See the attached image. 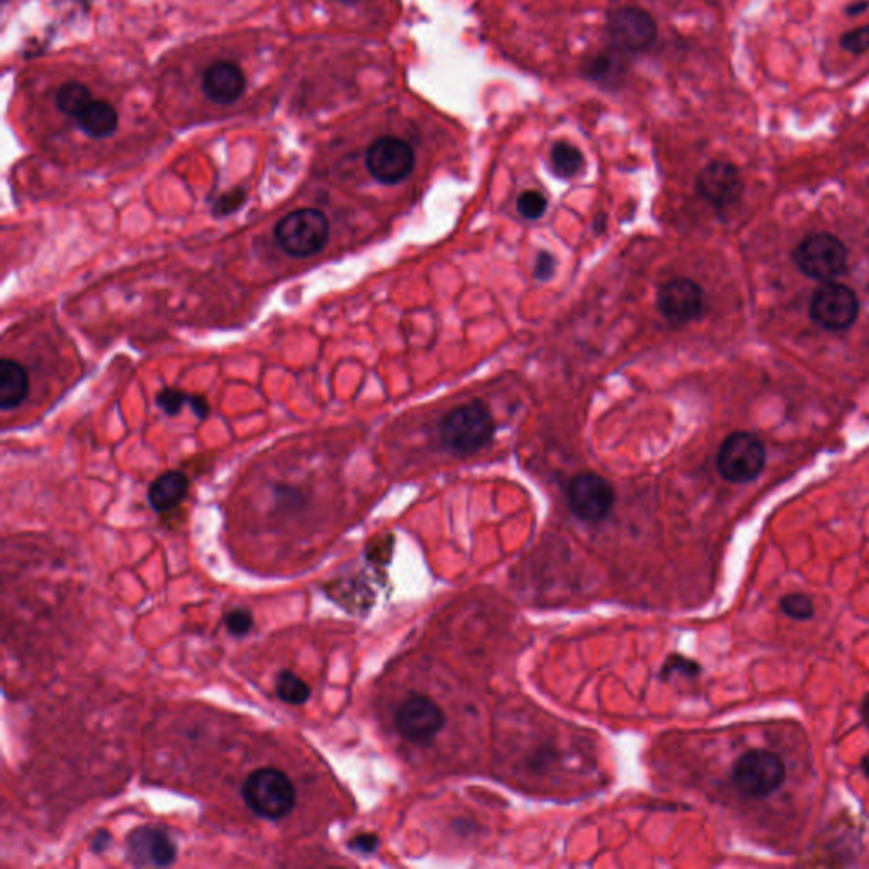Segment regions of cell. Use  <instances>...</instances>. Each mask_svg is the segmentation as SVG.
<instances>
[{"label": "cell", "mask_w": 869, "mask_h": 869, "mask_svg": "<svg viewBox=\"0 0 869 869\" xmlns=\"http://www.w3.org/2000/svg\"><path fill=\"white\" fill-rule=\"evenodd\" d=\"M859 316V299L846 284L824 282L810 299V318L827 331H846Z\"/></svg>", "instance_id": "52a82bcc"}, {"label": "cell", "mask_w": 869, "mask_h": 869, "mask_svg": "<svg viewBox=\"0 0 869 869\" xmlns=\"http://www.w3.org/2000/svg\"><path fill=\"white\" fill-rule=\"evenodd\" d=\"M274 691L279 700L292 707H301L311 698V688L298 674L284 669L274 679Z\"/></svg>", "instance_id": "7402d4cb"}, {"label": "cell", "mask_w": 869, "mask_h": 869, "mask_svg": "<svg viewBox=\"0 0 869 869\" xmlns=\"http://www.w3.org/2000/svg\"><path fill=\"white\" fill-rule=\"evenodd\" d=\"M29 396V372L21 362L4 357L0 360V408H19Z\"/></svg>", "instance_id": "e0dca14e"}, {"label": "cell", "mask_w": 869, "mask_h": 869, "mask_svg": "<svg viewBox=\"0 0 869 869\" xmlns=\"http://www.w3.org/2000/svg\"><path fill=\"white\" fill-rule=\"evenodd\" d=\"M863 713L864 720H866V724L869 725V695L868 698H866V701H864Z\"/></svg>", "instance_id": "d590c367"}, {"label": "cell", "mask_w": 869, "mask_h": 869, "mask_svg": "<svg viewBox=\"0 0 869 869\" xmlns=\"http://www.w3.org/2000/svg\"><path fill=\"white\" fill-rule=\"evenodd\" d=\"M793 262L808 279L832 282L846 274L849 250L832 233H810L793 250Z\"/></svg>", "instance_id": "277c9868"}, {"label": "cell", "mask_w": 869, "mask_h": 869, "mask_svg": "<svg viewBox=\"0 0 869 869\" xmlns=\"http://www.w3.org/2000/svg\"><path fill=\"white\" fill-rule=\"evenodd\" d=\"M547 206H549L547 197L539 191H525L520 194L518 201H516L518 213L528 221H537V219L542 218L547 213Z\"/></svg>", "instance_id": "603a6c76"}, {"label": "cell", "mask_w": 869, "mask_h": 869, "mask_svg": "<svg viewBox=\"0 0 869 869\" xmlns=\"http://www.w3.org/2000/svg\"><path fill=\"white\" fill-rule=\"evenodd\" d=\"M394 725L406 741L430 744L445 727V713L432 698L413 695L399 705Z\"/></svg>", "instance_id": "8fae6325"}, {"label": "cell", "mask_w": 869, "mask_h": 869, "mask_svg": "<svg viewBox=\"0 0 869 869\" xmlns=\"http://www.w3.org/2000/svg\"><path fill=\"white\" fill-rule=\"evenodd\" d=\"M608 33L617 50L640 53L649 50L657 38V24L640 7H620L608 19Z\"/></svg>", "instance_id": "5bb4252c"}, {"label": "cell", "mask_w": 869, "mask_h": 869, "mask_svg": "<svg viewBox=\"0 0 869 869\" xmlns=\"http://www.w3.org/2000/svg\"><path fill=\"white\" fill-rule=\"evenodd\" d=\"M583 75L605 89H617L627 77V63L623 60L622 51L596 53L584 63Z\"/></svg>", "instance_id": "ac0fdd59"}, {"label": "cell", "mask_w": 869, "mask_h": 869, "mask_svg": "<svg viewBox=\"0 0 869 869\" xmlns=\"http://www.w3.org/2000/svg\"><path fill=\"white\" fill-rule=\"evenodd\" d=\"M550 169L559 179L576 177L584 169L583 152L567 141H557L550 150Z\"/></svg>", "instance_id": "44dd1931"}, {"label": "cell", "mask_w": 869, "mask_h": 869, "mask_svg": "<svg viewBox=\"0 0 869 869\" xmlns=\"http://www.w3.org/2000/svg\"><path fill=\"white\" fill-rule=\"evenodd\" d=\"M80 131L94 140H104L119 129V113L111 102L94 99L77 121Z\"/></svg>", "instance_id": "d6986e66"}, {"label": "cell", "mask_w": 869, "mask_h": 869, "mask_svg": "<svg viewBox=\"0 0 869 869\" xmlns=\"http://www.w3.org/2000/svg\"><path fill=\"white\" fill-rule=\"evenodd\" d=\"M191 394L182 391L179 387H163L162 391H158L155 403L158 408L169 416H177L182 413L184 406L189 404Z\"/></svg>", "instance_id": "cb8c5ba5"}, {"label": "cell", "mask_w": 869, "mask_h": 869, "mask_svg": "<svg viewBox=\"0 0 869 869\" xmlns=\"http://www.w3.org/2000/svg\"><path fill=\"white\" fill-rule=\"evenodd\" d=\"M92 101H94L92 90L77 80L65 82L55 92V107L58 113L73 121H77L82 116Z\"/></svg>", "instance_id": "ffe728a7"}, {"label": "cell", "mask_w": 869, "mask_h": 869, "mask_svg": "<svg viewBox=\"0 0 869 869\" xmlns=\"http://www.w3.org/2000/svg\"><path fill=\"white\" fill-rule=\"evenodd\" d=\"M868 9V0H854V2L849 4V6H846V14L849 17L861 16V14H864Z\"/></svg>", "instance_id": "836d02e7"}, {"label": "cell", "mask_w": 869, "mask_h": 869, "mask_svg": "<svg viewBox=\"0 0 869 869\" xmlns=\"http://www.w3.org/2000/svg\"><path fill=\"white\" fill-rule=\"evenodd\" d=\"M274 496L275 503L284 511L301 510L304 503H306L303 493L298 488H292V486H287V484L275 486Z\"/></svg>", "instance_id": "f1b7e54d"}, {"label": "cell", "mask_w": 869, "mask_h": 869, "mask_svg": "<svg viewBox=\"0 0 869 869\" xmlns=\"http://www.w3.org/2000/svg\"><path fill=\"white\" fill-rule=\"evenodd\" d=\"M201 90L216 106H233L247 90V77L238 63L216 60L202 73Z\"/></svg>", "instance_id": "9a60e30c"}, {"label": "cell", "mask_w": 869, "mask_h": 869, "mask_svg": "<svg viewBox=\"0 0 869 869\" xmlns=\"http://www.w3.org/2000/svg\"><path fill=\"white\" fill-rule=\"evenodd\" d=\"M841 48L851 55H863L869 51V24L842 34Z\"/></svg>", "instance_id": "83f0119b"}, {"label": "cell", "mask_w": 869, "mask_h": 869, "mask_svg": "<svg viewBox=\"0 0 869 869\" xmlns=\"http://www.w3.org/2000/svg\"><path fill=\"white\" fill-rule=\"evenodd\" d=\"M732 778L737 790L746 797L766 798L785 783V763L774 752L756 749L742 754L735 761Z\"/></svg>", "instance_id": "8992f818"}, {"label": "cell", "mask_w": 869, "mask_h": 869, "mask_svg": "<svg viewBox=\"0 0 869 869\" xmlns=\"http://www.w3.org/2000/svg\"><path fill=\"white\" fill-rule=\"evenodd\" d=\"M415 150L408 141L396 136H381L372 141L365 153V167L384 186H396L408 179L415 169Z\"/></svg>", "instance_id": "ba28073f"}, {"label": "cell", "mask_w": 869, "mask_h": 869, "mask_svg": "<svg viewBox=\"0 0 869 869\" xmlns=\"http://www.w3.org/2000/svg\"><path fill=\"white\" fill-rule=\"evenodd\" d=\"M113 836L107 830H97L96 836L90 842V851L94 854H104L111 847Z\"/></svg>", "instance_id": "d6a6232c"}, {"label": "cell", "mask_w": 869, "mask_h": 869, "mask_svg": "<svg viewBox=\"0 0 869 869\" xmlns=\"http://www.w3.org/2000/svg\"><path fill=\"white\" fill-rule=\"evenodd\" d=\"M656 303L659 313L676 326L690 325L705 314V292L698 282L686 277L662 284Z\"/></svg>", "instance_id": "7c38bea8"}, {"label": "cell", "mask_w": 869, "mask_h": 869, "mask_svg": "<svg viewBox=\"0 0 869 869\" xmlns=\"http://www.w3.org/2000/svg\"><path fill=\"white\" fill-rule=\"evenodd\" d=\"M557 258L554 253L547 250H540L535 258V267H533V277L540 282H547L556 275Z\"/></svg>", "instance_id": "f546056e"}, {"label": "cell", "mask_w": 869, "mask_h": 869, "mask_svg": "<svg viewBox=\"0 0 869 869\" xmlns=\"http://www.w3.org/2000/svg\"><path fill=\"white\" fill-rule=\"evenodd\" d=\"M496 423L483 401H472L449 411L440 423V440L450 454L467 457L493 440Z\"/></svg>", "instance_id": "6da1fadb"}, {"label": "cell", "mask_w": 869, "mask_h": 869, "mask_svg": "<svg viewBox=\"0 0 869 869\" xmlns=\"http://www.w3.org/2000/svg\"><path fill=\"white\" fill-rule=\"evenodd\" d=\"M189 406H191L192 413H194V415H196L201 421L206 420L209 413H211V406H209L208 399L201 396V394H191V398H189Z\"/></svg>", "instance_id": "1f68e13d"}, {"label": "cell", "mask_w": 869, "mask_h": 869, "mask_svg": "<svg viewBox=\"0 0 869 869\" xmlns=\"http://www.w3.org/2000/svg\"><path fill=\"white\" fill-rule=\"evenodd\" d=\"M275 243L292 258L323 252L330 238V221L320 209L301 208L286 214L274 228Z\"/></svg>", "instance_id": "3957f363"}, {"label": "cell", "mask_w": 869, "mask_h": 869, "mask_svg": "<svg viewBox=\"0 0 869 869\" xmlns=\"http://www.w3.org/2000/svg\"><path fill=\"white\" fill-rule=\"evenodd\" d=\"M596 230L603 231L606 228V218L601 214L598 218L595 219Z\"/></svg>", "instance_id": "e575fe53"}, {"label": "cell", "mask_w": 869, "mask_h": 869, "mask_svg": "<svg viewBox=\"0 0 869 869\" xmlns=\"http://www.w3.org/2000/svg\"><path fill=\"white\" fill-rule=\"evenodd\" d=\"M700 196L718 213H725L741 202L746 184L734 163L713 160L696 177Z\"/></svg>", "instance_id": "30bf717a"}, {"label": "cell", "mask_w": 869, "mask_h": 869, "mask_svg": "<svg viewBox=\"0 0 869 869\" xmlns=\"http://www.w3.org/2000/svg\"><path fill=\"white\" fill-rule=\"evenodd\" d=\"M348 847L355 851V853L367 854L376 853L377 847H379V839L374 834H359V836H355L354 839H350L348 841Z\"/></svg>", "instance_id": "4dcf8cb0"}, {"label": "cell", "mask_w": 869, "mask_h": 869, "mask_svg": "<svg viewBox=\"0 0 869 869\" xmlns=\"http://www.w3.org/2000/svg\"><path fill=\"white\" fill-rule=\"evenodd\" d=\"M126 856L136 868H167L177 859V846L165 827L140 825L126 837Z\"/></svg>", "instance_id": "4fadbf2b"}, {"label": "cell", "mask_w": 869, "mask_h": 869, "mask_svg": "<svg viewBox=\"0 0 869 869\" xmlns=\"http://www.w3.org/2000/svg\"><path fill=\"white\" fill-rule=\"evenodd\" d=\"M863 771L866 773V776L869 778V756L864 757L863 759Z\"/></svg>", "instance_id": "74e56055"}, {"label": "cell", "mask_w": 869, "mask_h": 869, "mask_svg": "<svg viewBox=\"0 0 869 869\" xmlns=\"http://www.w3.org/2000/svg\"><path fill=\"white\" fill-rule=\"evenodd\" d=\"M343 6H355V4H359L360 0H337Z\"/></svg>", "instance_id": "8d00e7d4"}, {"label": "cell", "mask_w": 869, "mask_h": 869, "mask_svg": "<svg viewBox=\"0 0 869 869\" xmlns=\"http://www.w3.org/2000/svg\"><path fill=\"white\" fill-rule=\"evenodd\" d=\"M245 202H247V192L240 189V187L233 189V191L225 192V194L216 197V201H214V216H218V218L230 216V214L236 213L238 209L242 208Z\"/></svg>", "instance_id": "4316f807"}, {"label": "cell", "mask_w": 869, "mask_h": 869, "mask_svg": "<svg viewBox=\"0 0 869 869\" xmlns=\"http://www.w3.org/2000/svg\"><path fill=\"white\" fill-rule=\"evenodd\" d=\"M781 608L793 620H810L813 617V603L808 596L791 593L781 600Z\"/></svg>", "instance_id": "484cf974"}, {"label": "cell", "mask_w": 869, "mask_h": 869, "mask_svg": "<svg viewBox=\"0 0 869 869\" xmlns=\"http://www.w3.org/2000/svg\"><path fill=\"white\" fill-rule=\"evenodd\" d=\"M225 627L233 637L242 639V637H247L255 627V617L248 608L235 606L225 615Z\"/></svg>", "instance_id": "d4e9b609"}, {"label": "cell", "mask_w": 869, "mask_h": 869, "mask_svg": "<svg viewBox=\"0 0 869 869\" xmlns=\"http://www.w3.org/2000/svg\"><path fill=\"white\" fill-rule=\"evenodd\" d=\"M242 798L257 817L277 822L294 810L298 791L281 769L258 768L243 781Z\"/></svg>", "instance_id": "7a4b0ae2"}, {"label": "cell", "mask_w": 869, "mask_h": 869, "mask_svg": "<svg viewBox=\"0 0 869 869\" xmlns=\"http://www.w3.org/2000/svg\"><path fill=\"white\" fill-rule=\"evenodd\" d=\"M189 486V477L184 472H163L148 488V503L155 513H169L182 505L189 494Z\"/></svg>", "instance_id": "2e32d148"}, {"label": "cell", "mask_w": 869, "mask_h": 869, "mask_svg": "<svg viewBox=\"0 0 869 869\" xmlns=\"http://www.w3.org/2000/svg\"><path fill=\"white\" fill-rule=\"evenodd\" d=\"M617 501L612 484L595 472L572 477L567 486V503L579 520L598 523L610 515Z\"/></svg>", "instance_id": "9c48e42d"}, {"label": "cell", "mask_w": 869, "mask_h": 869, "mask_svg": "<svg viewBox=\"0 0 869 869\" xmlns=\"http://www.w3.org/2000/svg\"><path fill=\"white\" fill-rule=\"evenodd\" d=\"M766 455L763 440L754 433H732L718 449V474L729 483H752L761 476L766 466Z\"/></svg>", "instance_id": "5b68a950"}]
</instances>
